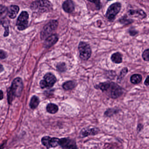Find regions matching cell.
I'll list each match as a JSON object with an SVG mask.
<instances>
[{
  "label": "cell",
  "mask_w": 149,
  "mask_h": 149,
  "mask_svg": "<svg viewBox=\"0 0 149 149\" xmlns=\"http://www.w3.org/2000/svg\"><path fill=\"white\" fill-rule=\"evenodd\" d=\"M23 88V82L21 78L17 77L15 79L12 83V86L8 91V98L9 104L12 102L14 97L20 96Z\"/></svg>",
  "instance_id": "cell-1"
},
{
  "label": "cell",
  "mask_w": 149,
  "mask_h": 149,
  "mask_svg": "<svg viewBox=\"0 0 149 149\" xmlns=\"http://www.w3.org/2000/svg\"><path fill=\"white\" fill-rule=\"evenodd\" d=\"M31 9L33 11H38L40 13L49 12L52 9V5L48 1H34L31 5Z\"/></svg>",
  "instance_id": "cell-2"
},
{
  "label": "cell",
  "mask_w": 149,
  "mask_h": 149,
  "mask_svg": "<svg viewBox=\"0 0 149 149\" xmlns=\"http://www.w3.org/2000/svg\"><path fill=\"white\" fill-rule=\"evenodd\" d=\"M80 58L83 61H87L91 55V48L90 45L84 42H80L78 47Z\"/></svg>",
  "instance_id": "cell-3"
},
{
  "label": "cell",
  "mask_w": 149,
  "mask_h": 149,
  "mask_svg": "<svg viewBox=\"0 0 149 149\" xmlns=\"http://www.w3.org/2000/svg\"><path fill=\"white\" fill-rule=\"evenodd\" d=\"M122 5L120 2H116L111 4L107 9L105 16L109 21L112 22L121 10Z\"/></svg>",
  "instance_id": "cell-4"
},
{
  "label": "cell",
  "mask_w": 149,
  "mask_h": 149,
  "mask_svg": "<svg viewBox=\"0 0 149 149\" xmlns=\"http://www.w3.org/2000/svg\"><path fill=\"white\" fill-rule=\"evenodd\" d=\"M58 22L55 20L50 21L43 27L41 33V38L42 40L47 39L49 36L57 29Z\"/></svg>",
  "instance_id": "cell-5"
},
{
  "label": "cell",
  "mask_w": 149,
  "mask_h": 149,
  "mask_svg": "<svg viewBox=\"0 0 149 149\" xmlns=\"http://www.w3.org/2000/svg\"><path fill=\"white\" fill-rule=\"evenodd\" d=\"M106 92H108L109 96L113 99L119 97L123 94L122 88L115 82L110 83L109 87Z\"/></svg>",
  "instance_id": "cell-6"
},
{
  "label": "cell",
  "mask_w": 149,
  "mask_h": 149,
  "mask_svg": "<svg viewBox=\"0 0 149 149\" xmlns=\"http://www.w3.org/2000/svg\"><path fill=\"white\" fill-rule=\"evenodd\" d=\"M56 81V77L54 74L47 73L44 76L43 80L40 82V86L42 88H50L54 86Z\"/></svg>",
  "instance_id": "cell-7"
},
{
  "label": "cell",
  "mask_w": 149,
  "mask_h": 149,
  "mask_svg": "<svg viewBox=\"0 0 149 149\" xmlns=\"http://www.w3.org/2000/svg\"><path fill=\"white\" fill-rule=\"evenodd\" d=\"M28 19V13L26 12H22L19 16L16 22V26L19 30H23L27 27Z\"/></svg>",
  "instance_id": "cell-8"
},
{
  "label": "cell",
  "mask_w": 149,
  "mask_h": 149,
  "mask_svg": "<svg viewBox=\"0 0 149 149\" xmlns=\"http://www.w3.org/2000/svg\"><path fill=\"white\" fill-rule=\"evenodd\" d=\"M59 145L63 149H78L75 141L70 138L61 139Z\"/></svg>",
  "instance_id": "cell-9"
},
{
  "label": "cell",
  "mask_w": 149,
  "mask_h": 149,
  "mask_svg": "<svg viewBox=\"0 0 149 149\" xmlns=\"http://www.w3.org/2000/svg\"><path fill=\"white\" fill-rule=\"evenodd\" d=\"M59 139L58 138L53 137L46 136L42 139V143L44 146H46L47 149L56 147L59 146Z\"/></svg>",
  "instance_id": "cell-10"
},
{
  "label": "cell",
  "mask_w": 149,
  "mask_h": 149,
  "mask_svg": "<svg viewBox=\"0 0 149 149\" xmlns=\"http://www.w3.org/2000/svg\"><path fill=\"white\" fill-rule=\"evenodd\" d=\"M99 132V129L96 127L95 128H85L81 130L80 133V136L81 138H84L89 136H94L98 134Z\"/></svg>",
  "instance_id": "cell-11"
},
{
  "label": "cell",
  "mask_w": 149,
  "mask_h": 149,
  "mask_svg": "<svg viewBox=\"0 0 149 149\" xmlns=\"http://www.w3.org/2000/svg\"><path fill=\"white\" fill-rule=\"evenodd\" d=\"M58 39L59 38H58V36L57 35L53 34L49 36L45 40L44 44V47L47 48H48L52 47L57 42Z\"/></svg>",
  "instance_id": "cell-12"
},
{
  "label": "cell",
  "mask_w": 149,
  "mask_h": 149,
  "mask_svg": "<svg viewBox=\"0 0 149 149\" xmlns=\"http://www.w3.org/2000/svg\"><path fill=\"white\" fill-rule=\"evenodd\" d=\"M62 8L64 12L68 13H71L75 9L74 4L72 1L67 0L63 2Z\"/></svg>",
  "instance_id": "cell-13"
},
{
  "label": "cell",
  "mask_w": 149,
  "mask_h": 149,
  "mask_svg": "<svg viewBox=\"0 0 149 149\" xmlns=\"http://www.w3.org/2000/svg\"><path fill=\"white\" fill-rule=\"evenodd\" d=\"M129 13L130 16H134L135 18H138L140 19H143L146 17V13L141 9L131 10L129 11Z\"/></svg>",
  "instance_id": "cell-14"
},
{
  "label": "cell",
  "mask_w": 149,
  "mask_h": 149,
  "mask_svg": "<svg viewBox=\"0 0 149 149\" xmlns=\"http://www.w3.org/2000/svg\"><path fill=\"white\" fill-rule=\"evenodd\" d=\"M19 8L17 6H12L8 9V16L11 19H14L17 16Z\"/></svg>",
  "instance_id": "cell-15"
},
{
  "label": "cell",
  "mask_w": 149,
  "mask_h": 149,
  "mask_svg": "<svg viewBox=\"0 0 149 149\" xmlns=\"http://www.w3.org/2000/svg\"><path fill=\"white\" fill-rule=\"evenodd\" d=\"M111 59L114 63L120 64L123 62V55L119 52H116L111 55Z\"/></svg>",
  "instance_id": "cell-16"
},
{
  "label": "cell",
  "mask_w": 149,
  "mask_h": 149,
  "mask_svg": "<svg viewBox=\"0 0 149 149\" xmlns=\"http://www.w3.org/2000/svg\"><path fill=\"white\" fill-rule=\"evenodd\" d=\"M76 85V82L75 81H69L64 82L63 84L62 87L65 90H70L74 88Z\"/></svg>",
  "instance_id": "cell-17"
},
{
  "label": "cell",
  "mask_w": 149,
  "mask_h": 149,
  "mask_svg": "<svg viewBox=\"0 0 149 149\" xmlns=\"http://www.w3.org/2000/svg\"><path fill=\"white\" fill-rule=\"evenodd\" d=\"M110 86V82H105L100 83L98 85L95 86V88L97 89H100L103 92L107 91Z\"/></svg>",
  "instance_id": "cell-18"
},
{
  "label": "cell",
  "mask_w": 149,
  "mask_h": 149,
  "mask_svg": "<svg viewBox=\"0 0 149 149\" xmlns=\"http://www.w3.org/2000/svg\"><path fill=\"white\" fill-rule=\"evenodd\" d=\"M58 106L54 104L49 103L47 105V111L50 114H55L58 111Z\"/></svg>",
  "instance_id": "cell-19"
},
{
  "label": "cell",
  "mask_w": 149,
  "mask_h": 149,
  "mask_svg": "<svg viewBox=\"0 0 149 149\" xmlns=\"http://www.w3.org/2000/svg\"><path fill=\"white\" fill-rule=\"evenodd\" d=\"M142 80V76L139 74H134L130 77V81L134 84H138L141 82Z\"/></svg>",
  "instance_id": "cell-20"
},
{
  "label": "cell",
  "mask_w": 149,
  "mask_h": 149,
  "mask_svg": "<svg viewBox=\"0 0 149 149\" xmlns=\"http://www.w3.org/2000/svg\"><path fill=\"white\" fill-rule=\"evenodd\" d=\"M40 103L39 98L36 96H33L31 98L30 102V106L31 109H34L38 107Z\"/></svg>",
  "instance_id": "cell-21"
},
{
  "label": "cell",
  "mask_w": 149,
  "mask_h": 149,
  "mask_svg": "<svg viewBox=\"0 0 149 149\" xmlns=\"http://www.w3.org/2000/svg\"><path fill=\"white\" fill-rule=\"evenodd\" d=\"M119 110L116 109H109L105 111L104 115L105 116L111 117L115 114L118 113Z\"/></svg>",
  "instance_id": "cell-22"
},
{
  "label": "cell",
  "mask_w": 149,
  "mask_h": 149,
  "mask_svg": "<svg viewBox=\"0 0 149 149\" xmlns=\"http://www.w3.org/2000/svg\"><path fill=\"white\" fill-rule=\"evenodd\" d=\"M128 72V70L127 68H124L122 70L121 72H120V75H119L118 77L117 78L118 81L120 82L122 81L124 78L125 77L127 74Z\"/></svg>",
  "instance_id": "cell-23"
},
{
  "label": "cell",
  "mask_w": 149,
  "mask_h": 149,
  "mask_svg": "<svg viewBox=\"0 0 149 149\" xmlns=\"http://www.w3.org/2000/svg\"><path fill=\"white\" fill-rule=\"evenodd\" d=\"M8 20L5 21V20H0V24H2L4 28L6 29V32L4 34V36H7L9 34V29H8Z\"/></svg>",
  "instance_id": "cell-24"
},
{
  "label": "cell",
  "mask_w": 149,
  "mask_h": 149,
  "mask_svg": "<svg viewBox=\"0 0 149 149\" xmlns=\"http://www.w3.org/2000/svg\"><path fill=\"white\" fill-rule=\"evenodd\" d=\"M56 68L58 71L61 72H63L67 70L66 64L64 63H60L56 65Z\"/></svg>",
  "instance_id": "cell-25"
},
{
  "label": "cell",
  "mask_w": 149,
  "mask_h": 149,
  "mask_svg": "<svg viewBox=\"0 0 149 149\" xmlns=\"http://www.w3.org/2000/svg\"><path fill=\"white\" fill-rule=\"evenodd\" d=\"M142 57L144 61H149V49H147L146 50H144L142 54Z\"/></svg>",
  "instance_id": "cell-26"
},
{
  "label": "cell",
  "mask_w": 149,
  "mask_h": 149,
  "mask_svg": "<svg viewBox=\"0 0 149 149\" xmlns=\"http://www.w3.org/2000/svg\"><path fill=\"white\" fill-rule=\"evenodd\" d=\"M90 2H92V3H94L96 5V7L97 8V9L99 10L100 8L102 7L101 6V2L99 1H90Z\"/></svg>",
  "instance_id": "cell-27"
},
{
  "label": "cell",
  "mask_w": 149,
  "mask_h": 149,
  "mask_svg": "<svg viewBox=\"0 0 149 149\" xmlns=\"http://www.w3.org/2000/svg\"><path fill=\"white\" fill-rule=\"evenodd\" d=\"M7 10V8L4 6L0 5V15H2L3 14L6 12Z\"/></svg>",
  "instance_id": "cell-28"
},
{
  "label": "cell",
  "mask_w": 149,
  "mask_h": 149,
  "mask_svg": "<svg viewBox=\"0 0 149 149\" xmlns=\"http://www.w3.org/2000/svg\"><path fill=\"white\" fill-rule=\"evenodd\" d=\"M7 57V54L3 50H0V58L4 59Z\"/></svg>",
  "instance_id": "cell-29"
},
{
  "label": "cell",
  "mask_w": 149,
  "mask_h": 149,
  "mask_svg": "<svg viewBox=\"0 0 149 149\" xmlns=\"http://www.w3.org/2000/svg\"><path fill=\"white\" fill-rule=\"evenodd\" d=\"M130 33L131 36H134L136 35V34L138 33V32L135 30H131L130 31Z\"/></svg>",
  "instance_id": "cell-30"
},
{
  "label": "cell",
  "mask_w": 149,
  "mask_h": 149,
  "mask_svg": "<svg viewBox=\"0 0 149 149\" xmlns=\"http://www.w3.org/2000/svg\"><path fill=\"white\" fill-rule=\"evenodd\" d=\"M143 128V125H142L141 124H139L137 126V131L138 132H139L141 130H142Z\"/></svg>",
  "instance_id": "cell-31"
},
{
  "label": "cell",
  "mask_w": 149,
  "mask_h": 149,
  "mask_svg": "<svg viewBox=\"0 0 149 149\" xmlns=\"http://www.w3.org/2000/svg\"><path fill=\"white\" fill-rule=\"evenodd\" d=\"M149 76L146 77V79L145 81H144V84L146 86H148L149 85Z\"/></svg>",
  "instance_id": "cell-32"
},
{
  "label": "cell",
  "mask_w": 149,
  "mask_h": 149,
  "mask_svg": "<svg viewBox=\"0 0 149 149\" xmlns=\"http://www.w3.org/2000/svg\"><path fill=\"white\" fill-rule=\"evenodd\" d=\"M3 97H4V95H3V91L0 90V100H2Z\"/></svg>",
  "instance_id": "cell-33"
},
{
  "label": "cell",
  "mask_w": 149,
  "mask_h": 149,
  "mask_svg": "<svg viewBox=\"0 0 149 149\" xmlns=\"http://www.w3.org/2000/svg\"><path fill=\"white\" fill-rule=\"evenodd\" d=\"M3 70V67L2 66V65L1 64H0V71H1V70Z\"/></svg>",
  "instance_id": "cell-34"
}]
</instances>
